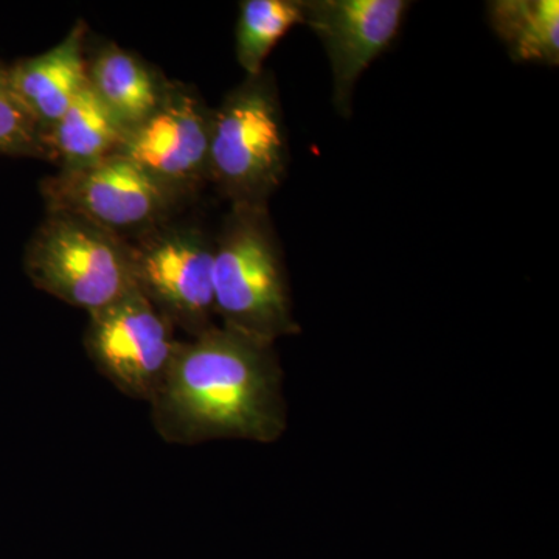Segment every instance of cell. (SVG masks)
<instances>
[{
	"label": "cell",
	"instance_id": "6da1fadb",
	"mask_svg": "<svg viewBox=\"0 0 559 559\" xmlns=\"http://www.w3.org/2000/svg\"><path fill=\"white\" fill-rule=\"evenodd\" d=\"M151 419L171 444L238 439L274 443L288 426L274 344L224 326L179 342Z\"/></svg>",
	"mask_w": 559,
	"mask_h": 559
},
{
	"label": "cell",
	"instance_id": "7a4b0ae2",
	"mask_svg": "<svg viewBox=\"0 0 559 559\" xmlns=\"http://www.w3.org/2000/svg\"><path fill=\"white\" fill-rule=\"evenodd\" d=\"M213 296L224 329L267 344L300 333L267 207L231 205L213 242Z\"/></svg>",
	"mask_w": 559,
	"mask_h": 559
},
{
	"label": "cell",
	"instance_id": "3957f363",
	"mask_svg": "<svg viewBox=\"0 0 559 559\" xmlns=\"http://www.w3.org/2000/svg\"><path fill=\"white\" fill-rule=\"evenodd\" d=\"M288 162L274 79L266 72L246 76L212 112L209 180L230 205L267 207L285 180Z\"/></svg>",
	"mask_w": 559,
	"mask_h": 559
},
{
	"label": "cell",
	"instance_id": "277c9868",
	"mask_svg": "<svg viewBox=\"0 0 559 559\" xmlns=\"http://www.w3.org/2000/svg\"><path fill=\"white\" fill-rule=\"evenodd\" d=\"M36 288L87 314L135 290L131 246L70 213L49 212L25 250Z\"/></svg>",
	"mask_w": 559,
	"mask_h": 559
},
{
	"label": "cell",
	"instance_id": "5b68a950",
	"mask_svg": "<svg viewBox=\"0 0 559 559\" xmlns=\"http://www.w3.org/2000/svg\"><path fill=\"white\" fill-rule=\"evenodd\" d=\"M135 288L190 337L213 329V241L193 227L153 231L131 246Z\"/></svg>",
	"mask_w": 559,
	"mask_h": 559
},
{
	"label": "cell",
	"instance_id": "8992f818",
	"mask_svg": "<svg viewBox=\"0 0 559 559\" xmlns=\"http://www.w3.org/2000/svg\"><path fill=\"white\" fill-rule=\"evenodd\" d=\"M173 331L171 323L135 289L90 314L84 347L114 388L151 403L179 347Z\"/></svg>",
	"mask_w": 559,
	"mask_h": 559
},
{
	"label": "cell",
	"instance_id": "52a82bcc",
	"mask_svg": "<svg viewBox=\"0 0 559 559\" xmlns=\"http://www.w3.org/2000/svg\"><path fill=\"white\" fill-rule=\"evenodd\" d=\"M43 197L49 212L70 213L119 237L121 231L153 229L175 202L120 153L84 167L61 168L44 180Z\"/></svg>",
	"mask_w": 559,
	"mask_h": 559
},
{
	"label": "cell",
	"instance_id": "ba28073f",
	"mask_svg": "<svg viewBox=\"0 0 559 559\" xmlns=\"http://www.w3.org/2000/svg\"><path fill=\"white\" fill-rule=\"evenodd\" d=\"M412 3L407 0H301L304 25L318 36L333 76V105L353 112L356 84L392 46Z\"/></svg>",
	"mask_w": 559,
	"mask_h": 559
},
{
	"label": "cell",
	"instance_id": "9c48e42d",
	"mask_svg": "<svg viewBox=\"0 0 559 559\" xmlns=\"http://www.w3.org/2000/svg\"><path fill=\"white\" fill-rule=\"evenodd\" d=\"M212 112L197 95L170 87L145 123L128 132L119 151L176 200L209 180Z\"/></svg>",
	"mask_w": 559,
	"mask_h": 559
},
{
	"label": "cell",
	"instance_id": "30bf717a",
	"mask_svg": "<svg viewBox=\"0 0 559 559\" xmlns=\"http://www.w3.org/2000/svg\"><path fill=\"white\" fill-rule=\"evenodd\" d=\"M84 28L79 22L57 47L17 62L9 76L17 97L46 134L58 123L81 91L90 84L84 60Z\"/></svg>",
	"mask_w": 559,
	"mask_h": 559
},
{
	"label": "cell",
	"instance_id": "8fae6325",
	"mask_svg": "<svg viewBox=\"0 0 559 559\" xmlns=\"http://www.w3.org/2000/svg\"><path fill=\"white\" fill-rule=\"evenodd\" d=\"M127 131L87 84L64 116L44 134L50 159L62 168L84 167L119 153Z\"/></svg>",
	"mask_w": 559,
	"mask_h": 559
},
{
	"label": "cell",
	"instance_id": "7c38bea8",
	"mask_svg": "<svg viewBox=\"0 0 559 559\" xmlns=\"http://www.w3.org/2000/svg\"><path fill=\"white\" fill-rule=\"evenodd\" d=\"M90 84L127 134L156 112L165 91L138 58L116 46L92 62Z\"/></svg>",
	"mask_w": 559,
	"mask_h": 559
},
{
	"label": "cell",
	"instance_id": "4fadbf2b",
	"mask_svg": "<svg viewBox=\"0 0 559 559\" xmlns=\"http://www.w3.org/2000/svg\"><path fill=\"white\" fill-rule=\"evenodd\" d=\"M488 21L511 60L559 64L558 0H496L488 3Z\"/></svg>",
	"mask_w": 559,
	"mask_h": 559
},
{
	"label": "cell",
	"instance_id": "5bb4252c",
	"mask_svg": "<svg viewBox=\"0 0 559 559\" xmlns=\"http://www.w3.org/2000/svg\"><path fill=\"white\" fill-rule=\"evenodd\" d=\"M304 25L301 0H245L237 22V60L246 75L264 72V62L290 28Z\"/></svg>",
	"mask_w": 559,
	"mask_h": 559
},
{
	"label": "cell",
	"instance_id": "9a60e30c",
	"mask_svg": "<svg viewBox=\"0 0 559 559\" xmlns=\"http://www.w3.org/2000/svg\"><path fill=\"white\" fill-rule=\"evenodd\" d=\"M0 156L50 159L43 131L0 69Z\"/></svg>",
	"mask_w": 559,
	"mask_h": 559
}]
</instances>
